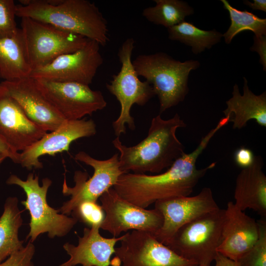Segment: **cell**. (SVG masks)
I'll return each mask as SVG.
<instances>
[{"label": "cell", "mask_w": 266, "mask_h": 266, "mask_svg": "<svg viewBox=\"0 0 266 266\" xmlns=\"http://www.w3.org/2000/svg\"><path fill=\"white\" fill-rule=\"evenodd\" d=\"M223 117L203 136L198 146L190 153H184L165 172L154 175L126 173L113 187L127 201L143 208L164 199L189 196L200 179L213 168L216 163L198 169L196 162L216 133L229 123Z\"/></svg>", "instance_id": "cell-1"}, {"label": "cell", "mask_w": 266, "mask_h": 266, "mask_svg": "<svg viewBox=\"0 0 266 266\" xmlns=\"http://www.w3.org/2000/svg\"><path fill=\"white\" fill-rule=\"evenodd\" d=\"M186 126L178 113L167 120L159 114L152 118L146 137L137 144L127 146L116 137L112 142L120 154L121 170L124 173L159 174L167 169L185 153L176 133Z\"/></svg>", "instance_id": "cell-2"}, {"label": "cell", "mask_w": 266, "mask_h": 266, "mask_svg": "<svg viewBox=\"0 0 266 266\" xmlns=\"http://www.w3.org/2000/svg\"><path fill=\"white\" fill-rule=\"evenodd\" d=\"M16 4V16L30 18L82 36L105 46L107 22L94 2L87 0H24Z\"/></svg>", "instance_id": "cell-3"}, {"label": "cell", "mask_w": 266, "mask_h": 266, "mask_svg": "<svg viewBox=\"0 0 266 266\" xmlns=\"http://www.w3.org/2000/svg\"><path fill=\"white\" fill-rule=\"evenodd\" d=\"M132 63L137 75L146 79L158 96L160 115L184 100L190 72L200 66L198 61L182 62L164 52L139 55Z\"/></svg>", "instance_id": "cell-4"}, {"label": "cell", "mask_w": 266, "mask_h": 266, "mask_svg": "<svg viewBox=\"0 0 266 266\" xmlns=\"http://www.w3.org/2000/svg\"><path fill=\"white\" fill-rule=\"evenodd\" d=\"M6 182L20 186L26 195V200L21 203L31 216L30 229L26 238H29L30 242H33L40 234L45 233L51 238L65 236L77 223L75 218L61 213L59 209H54L48 204L47 194L52 184L49 178H43L40 186L38 176L33 173L28 174L26 180L12 174Z\"/></svg>", "instance_id": "cell-5"}, {"label": "cell", "mask_w": 266, "mask_h": 266, "mask_svg": "<svg viewBox=\"0 0 266 266\" xmlns=\"http://www.w3.org/2000/svg\"><path fill=\"white\" fill-rule=\"evenodd\" d=\"M134 43V39L130 37L122 43L118 52L121 69L106 84L107 90L115 97L121 106L118 117L112 124L116 137L126 133V125L131 130H135L134 120L131 115L133 105L143 106L155 96L151 85L139 79L133 66L132 55Z\"/></svg>", "instance_id": "cell-6"}, {"label": "cell", "mask_w": 266, "mask_h": 266, "mask_svg": "<svg viewBox=\"0 0 266 266\" xmlns=\"http://www.w3.org/2000/svg\"><path fill=\"white\" fill-rule=\"evenodd\" d=\"M225 209L220 208L181 227L167 245L180 256L199 266H210L221 243Z\"/></svg>", "instance_id": "cell-7"}, {"label": "cell", "mask_w": 266, "mask_h": 266, "mask_svg": "<svg viewBox=\"0 0 266 266\" xmlns=\"http://www.w3.org/2000/svg\"><path fill=\"white\" fill-rule=\"evenodd\" d=\"M76 160L91 166L94 173L89 179L86 172L76 171L73 179L75 185H67L65 176L62 192L65 196H70L59 208L60 212L66 215L71 213L74 209L84 201H97L98 199L107 190L112 188L119 177L124 173L120 169L119 154L115 153L106 160H98L84 151H80L75 156Z\"/></svg>", "instance_id": "cell-8"}, {"label": "cell", "mask_w": 266, "mask_h": 266, "mask_svg": "<svg viewBox=\"0 0 266 266\" xmlns=\"http://www.w3.org/2000/svg\"><path fill=\"white\" fill-rule=\"evenodd\" d=\"M21 19V30L32 71L62 55L81 48L89 40L30 18Z\"/></svg>", "instance_id": "cell-9"}, {"label": "cell", "mask_w": 266, "mask_h": 266, "mask_svg": "<svg viewBox=\"0 0 266 266\" xmlns=\"http://www.w3.org/2000/svg\"><path fill=\"white\" fill-rule=\"evenodd\" d=\"M115 248L112 266H198L159 241L151 233L133 230Z\"/></svg>", "instance_id": "cell-10"}, {"label": "cell", "mask_w": 266, "mask_h": 266, "mask_svg": "<svg viewBox=\"0 0 266 266\" xmlns=\"http://www.w3.org/2000/svg\"><path fill=\"white\" fill-rule=\"evenodd\" d=\"M33 79L43 96L66 120L81 119L107 105L102 92L89 85Z\"/></svg>", "instance_id": "cell-11"}, {"label": "cell", "mask_w": 266, "mask_h": 266, "mask_svg": "<svg viewBox=\"0 0 266 266\" xmlns=\"http://www.w3.org/2000/svg\"><path fill=\"white\" fill-rule=\"evenodd\" d=\"M99 199L105 213L100 229L107 231L113 237L131 230L154 235L162 226L163 217L157 209L138 206L121 197L113 187Z\"/></svg>", "instance_id": "cell-12"}, {"label": "cell", "mask_w": 266, "mask_h": 266, "mask_svg": "<svg viewBox=\"0 0 266 266\" xmlns=\"http://www.w3.org/2000/svg\"><path fill=\"white\" fill-rule=\"evenodd\" d=\"M100 49L99 43L89 39L81 48L62 55L50 63L33 70L30 76L89 85L103 62Z\"/></svg>", "instance_id": "cell-13"}, {"label": "cell", "mask_w": 266, "mask_h": 266, "mask_svg": "<svg viewBox=\"0 0 266 266\" xmlns=\"http://www.w3.org/2000/svg\"><path fill=\"white\" fill-rule=\"evenodd\" d=\"M219 208L209 187L203 188L199 194L194 196L158 200L155 203V208L161 213L164 221L162 226L154 236L167 246L181 227Z\"/></svg>", "instance_id": "cell-14"}, {"label": "cell", "mask_w": 266, "mask_h": 266, "mask_svg": "<svg viewBox=\"0 0 266 266\" xmlns=\"http://www.w3.org/2000/svg\"><path fill=\"white\" fill-rule=\"evenodd\" d=\"M97 133L96 124L92 119L66 120L56 130L46 133L41 138L20 153L19 164L30 170L41 168L39 158L44 155H54L68 151L72 142L90 137Z\"/></svg>", "instance_id": "cell-15"}, {"label": "cell", "mask_w": 266, "mask_h": 266, "mask_svg": "<svg viewBox=\"0 0 266 266\" xmlns=\"http://www.w3.org/2000/svg\"><path fill=\"white\" fill-rule=\"evenodd\" d=\"M0 87L16 101L32 122L46 131L56 130L66 120L45 99L31 76L3 81Z\"/></svg>", "instance_id": "cell-16"}, {"label": "cell", "mask_w": 266, "mask_h": 266, "mask_svg": "<svg viewBox=\"0 0 266 266\" xmlns=\"http://www.w3.org/2000/svg\"><path fill=\"white\" fill-rule=\"evenodd\" d=\"M46 133L0 87V136L14 151H23Z\"/></svg>", "instance_id": "cell-17"}, {"label": "cell", "mask_w": 266, "mask_h": 266, "mask_svg": "<svg viewBox=\"0 0 266 266\" xmlns=\"http://www.w3.org/2000/svg\"><path fill=\"white\" fill-rule=\"evenodd\" d=\"M259 235L258 222L230 201L225 209L222 239L217 252L237 262L255 243Z\"/></svg>", "instance_id": "cell-18"}, {"label": "cell", "mask_w": 266, "mask_h": 266, "mask_svg": "<svg viewBox=\"0 0 266 266\" xmlns=\"http://www.w3.org/2000/svg\"><path fill=\"white\" fill-rule=\"evenodd\" d=\"M100 229L99 226L85 228L83 236H78L77 246L65 243L63 248L70 258L59 266H109L116 243L122 240L123 235L105 238L100 235Z\"/></svg>", "instance_id": "cell-19"}, {"label": "cell", "mask_w": 266, "mask_h": 266, "mask_svg": "<svg viewBox=\"0 0 266 266\" xmlns=\"http://www.w3.org/2000/svg\"><path fill=\"white\" fill-rule=\"evenodd\" d=\"M260 156L253 164L238 174L234 191L235 205L242 211L251 209L263 217L266 216V176Z\"/></svg>", "instance_id": "cell-20"}, {"label": "cell", "mask_w": 266, "mask_h": 266, "mask_svg": "<svg viewBox=\"0 0 266 266\" xmlns=\"http://www.w3.org/2000/svg\"><path fill=\"white\" fill-rule=\"evenodd\" d=\"M227 108L223 111L225 117L233 123V129H241L247 122L254 120L262 127H266V93L254 94L249 89L248 81L243 77V94L238 85L233 87L232 97L226 101Z\"/></svg>", "instance_id": "cell-21"}, {"label": "cell", "mask_w": 266, "mask_h": 266, "mask_svg": "<svg viewBox=\"0 0 266 266\" xmlns=\"http://www.w3.org/2000/svg\"><path fill=\"white\" fill-rule=\"evenodd\" d=\"M32 69L21 29L0 38V78L12 81L30 76Z\"/></svg>", "instance_id": "cell-22"}, {"label": "cell", "mask_w": 266, "mask_h": 266, "mask_svg": "<svg viewBox=\"0 0 266 266\" xmlns=\"http://www.w3.org/2000/svg\"><path fill=\"white\" fill-rule=\"evenodd\" d=\"M22 225L18 199L9 197L5 200L0 217V263L24 247V241L20 240L18 237L19 230Z\"/></svg>", "instance_id": "cell-23"}, {"label": "cell", "mask_w": 266, "mask_h": 266, "mask_svg": "<svg viewBox=\"0 0 266 266\" xmlns=\"http://www.w3.org/2000/svg\"><path fill=\"white\" fill-rule=\"evenodd\" d=\"M167 31L169 39L191 47L195 54H200L205 49H210L223 37V34L215 29L203 30L185 21L168 28Z\"/></svg>", "instance_id": "cell-24"}, {"label": "cell", "mask_w": 266, "mask_h": 266, "mask_svg": "<svg viewBox=\"0 0 266 266\" xmlns=\"http://www.w3.org/2000/svg\"><path fill=\"white\" fill-rule=\"evenodd\" d=\"M156 4L144 9L142 16L149 22L167 29L183 21L194 14V9L180 0H154Z\"/></svg>", "instance_id": "cell-25"}, {"label": "cell", "mask_w": 266, "mask_h": 266, "mask_svg": "<svg viewBox=\"0 0 266 266\" xmlns=\"http://www.w3.org/2000/svg\"><path fill=\"white\" fill-rule=\"evenodd\" d=\"M221 1L229 12L231 21L229 29L223 34L226 43L230 44L236 35L244 31H251L255 36L266 35V19L261 18L246 10L235 8L227 0Z\"/></svg>", "instance_id": "cell-26"}, {"label": "cell", "mask_w": 266, "mask_h": 266, "mask_svg": "<svg viewBox=\"0 0 266 266\" xmlns=\"http://www.w3.org/2000/svg\"><path fill=\"white\" fill-rule=\"evenodd\" d=\"M259 237L253 246L237 262L239 266H266V221H257Z\"/></svg>", "instance_id": "cell-27"}, {"label": "cell", "mask_w": 266, "mask_h": 266, "mask_svg": "<svg viewBox=\"0 0 266 266\" xmlns=\"http://www.w3.org/2000/svg\"><path fill=\"white\" fill-rule=\"evenodd\" d=\"M72 217L90 227H100L105 213L97 201H84L80 203L72 211Z\"/></svg>", "instance_id": "cell-28"}, {"label": "cell", "mask_w": 266, "mask_h": 266, "mask_svg": "<svg viewBox=\"0 0 266 266\" xmlns=\"http://www.w3.org/2000/svg\"><path fill=\"white\" fill-rule=\"evenodd\" d=\"M16 6L13 0H0V38L11 36L19 30L15 20Z\"/></svg>", "instance_id": "cell-29"}, {"label": "cell", "mask_w": 266, "mask_h": 266, "mask_svg": "<svg viewBox=\"0 0 266 266\" xmlns=\"http://www.w3.org/2000/svg\"><path fill=\"white\" fill-rule=\"evenodd\" d=\"M35 253V247L29 242L24 247L16 251L0 263V266H35L32 259Z\"/></svg>", "instance_id": "cell-30"}, {"label": "cell", "mask_w": 266, "mask_h": 266, "mask_svg": "<svg viewBox=\"0 0 266 266\" xmlns=\"http://www.w3.org/2000/svg\"><path fill=\"white\" fill-rule=\"evenodd\" d=\"M255 157L252 150L245 147H241L237 149L234 155L235 163L242 168L251 166L254 162Z\"/></svg>", "instance_id": "cell-31"}, {"label": "cell", "mask_w": 266, "mask_h": 266, "mask_svg": "<svg viewBox=\"0 0 266 266\" xmlns=\"http://www.w3.org/2000/svg\"><path fill=\"white\" fill-rule=\"evenodd\" d=\"M253 45L250 48L251 51L257 52L260 56L259 62L266 70V35L254 36Z\"/></svg>", "instance_id": "cell-32"}, {"label": "cell", "mask_w": 266, "mask_h": 266, "mask_svg": "<svg viewBox=\"0 0 266 266\" xmlns=\"http://www.w3.org/2000/svg\"><path fill=\"white\" fill-rule=\"evenodd\" d=\"M0 154L10 158L14 163L19 164L20 153L14 151L0 136Z\"/></svg>", "instance_id": "cell-33"}, {"label": "cell", "mask_w": 266, "mask_h": 266, "mask_svg": "<svg viewBox=\"0 0 266 266\" xmlns=\"http://www.w3.org/2000/svg\"><path fill=\"white\" fill-rule=\"evenodd\" d=\"M214 261V266H239L237 262L231 260L218 252H217Z\"/></svg>", "instance_id": "cell-34"}, {"label": "cell", "mask_w": 266, "mask_h": 266, "mask_svg": "<svg viewBox=\"0 0 266 266\" xmlns=\"http://www.w3.org/2000/svg\"><path fill=\"white\" fill-rule=\"evenodd\" d=\"M254 2H251L248 0H244L243 3L248 6L253 10H261L266 11V0H253Z\"/></svg>", "instance_id": "cell-35"}, {"label": "cell", "mask_w": 266, "mask_h": 266, "mask_svg": "<svg viewBox=\"0 0 266 266\" xmlns=\"http://www.w3.org/2000/svg\"><path fill=\"white\" fill-rule=\"evenodd\" d=\"M6 158L5 155L0 154V165Z\"/></svg>", "instance_id": "cell-36"}, {"label": "cell", "mask_w": 266, "mask_h": 266, "mask_svg": "<svg viewBox=\"0 0 266 266\" xmlns=\"http://www.w3.org/2000/svg\"><path fill=\"white\" fill-rule=\"evenodd\" d=\"M198 266H204V265H199Z\"/></svg>", "instance_id": "cell-37"}]
</instances>
